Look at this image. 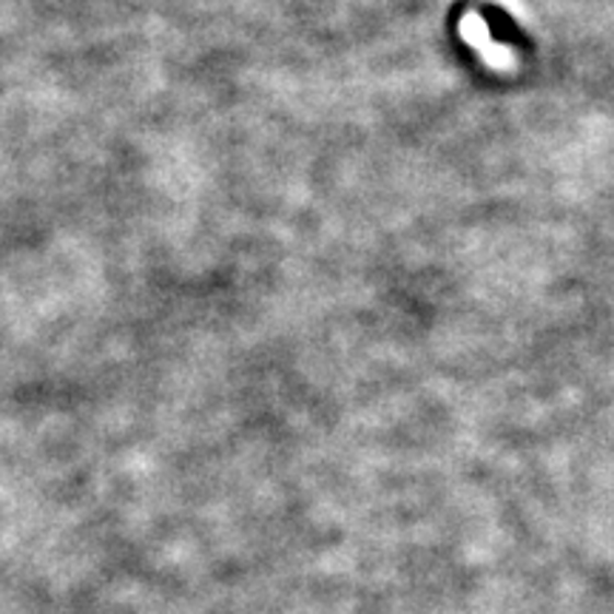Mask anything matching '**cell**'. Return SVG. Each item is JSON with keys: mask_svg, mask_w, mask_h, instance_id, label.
Segmentation results:
<instances>
[{"mask_svg": "<svg viewBox=\"0 0 614 614\" xmlns=\"http://www.w3.org/2000/svg\"><path fill=\"white\" fill-rule=\"evenodd\" d=\"M459 28H461V37H464V40L470 43L480 57H484V63H487L493 71H509L512 66H515V55H512V49L503 46V43H495L493 37H489L487 21H484L478 12H466L464 18H461Z\"/></svg>", "mask_w": 614, "mask_h": 614, "instance_id": "cell-1", "label": "cell"}]
</instances>
